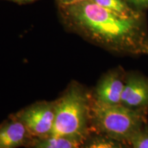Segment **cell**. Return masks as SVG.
Returning <instances> with one entry per match:
<instances>
[{
	"label": "cell",
	"instance_id": "3",
	"mask_svg": "<svg viewBox=\"0 0 148 148\" xmlns=\"http://www.w3.org/2000/svg\"><path fill=\"white\" fill-rule=\"evenodd\" d=\"M145 111L96 99L90 103V118L98 132L128 144L147 123Z\"/></svg>",
	"mask_w": 148,
	"mask_h": 148
},
{
	"label": "cell",
	"instance_id": "1",
	"mask_svg": "<svg viewBox=\"0 0 148 148\" xmlns=\"http://www.w3.org/2000/svg\"><path fill=\"white\" fill-rule=\"evenodd\" d=\"M72 23L90 39L114 50L147 53L148 41L139 16L112 12L91 0L66 5Z\"/></svg>",
	"mask_w": 148,
	"mask_h": 148
},
{
	"label": "cell",
	"instance_id": "8",
	"mask_svg": "<svg viewBox=\"0 0 148 148\" xmlns=\"http://www.w3.org/2000/svg\"><path fill=\"white\" fill-rule=\"evenodd\" d=\"M80 148H131L130 145L101 134H89L81 143Z\"/></svg>",
	"mask_w": 148,
	"mask_h": 148
},
{
	"label": "cell",
	"instance_id": "4",
	"mask_svg": "<svg viewBox=\"0 0 148 148\" xmlns=\"http://www.w3.org/2000/svg\"><path fill=\"white\" fill-rule=\"evenodd\" d=\"M16 116L23 121L32 137L50 136L55 119V103H39L28 107Z\"/></svg>",
	"mask_w": 148,
	"mask_h": 148
},
{
	"label": "cell",
	"instance_id": "14",
	"mask_svg": "<svg viewBox=\"0 0 148 148\" xmlns=\"http://www.w3.org/2000/svg\"><path fill=\"white\" fill-rule=\"evenodd\" d=\"M11 1H33V0H11Z\"/></svg>",
	"mask_w": 148,
	"mask_h": 148
},
{
	"label": "cell",
	"instance_id": "2",
	"mask_svg": "<svg viewBox=\"0 0 148 148\" xmlns=\"http://www.w3.org/2000/svg\"><path fill=\"white\" fill-rule=\"evenodd\" d=\"M90 103L86 92L72 85L55 103V119L50 136L66 137L82 143L89 134Z\"/></svg>",
	"mask_w": 148,
	"mask_h": 148
},
{
	"label": "cell",
	"instance_id": "10",
	"mask_svg": "<svg viewBox=\"0 0 148 148\" xmlns=\"http://www.w3.org/2000/svg\"><path fill=\"white\" fill-rule=\"evenodd\" d=\"M91 1L109 10L122 15L131 16H139L137 12H134L122 0H91Z\"/></svg>",
	"mask_w": 148,
	"mask_h": 148
},
{
	"label": "cell",
	"instance_id": "6",
	"mask_svg": "<svg viewBox=\"0 0 148 148\" xmlns=\"http://www.w3.org/2000/svg\"><path fill=\"white\" fill-rule=\"evenodd\" d=\"M34 138L17 116L0 124V148H18L31 145Z\"/></svg>",
	"mask_w": 148,
	"mask_h": 148
},
{
	"label": "cell",
	"instance_id": "7",
	"mask_svg": "<svg viewBox=\"0 0 148 148\" xmlns=\"http://www.w3.org/2000/svg\"><path fill=\"white\" fill-rule=\"evenodd\" d=\"M125 81L119 72L112 71L99 81L95 89L96 100L108 104L121 103Z\"/></svg>",
	"mask_w": 148,
	"mask_h": 148
},
{
	"label": "cell",
	"instance_id": "11",
	"mask_svg": "<svg viewBox=\"0 0 148 148\" xmlns=\"http://www.w3.org/2000/svg\"><path fill=\"white\" fill-rule=\"evenodd\" d=\"M131 148H148V124L144 125L130 142Z\"/></svg>",
	"mask_w": 148,
	"mask_h": 148
},
{
	"label": "cell",
	"instance_id": "15",
	"mask_svg": "<svg viewBox=\"0 0 148 148\" xmlns=\"http://www.w3.org/2000/svg\"><path fill=\"white\" fill-rule=\"evenodd\" d=\"M147 53H148V50H147Z\"/></svg>",
	"mask_w": 148,
	"mask_h": 148
},
{
	"label": "cell",
	"instance_id": "13",
	"mask_svg": "<svg viewBox=\"0 0 148 148\" xmlns=\"http://www.w3.org/2000/svg\"><path fill=\"white\" fill-rule=\"evenodd\" d=\"M132 2L135 4H138L140 5H148V0H130Z\"/></svg>",
	"mask_w": 148,
	"mask_h": 148
},
{
	"label": "cell",
	"instance_id": "9",
	"mask_svg": "<svg viewBox=\"0 0 148 148\" xmlns=\"http://www.w3.org/2000/svg\"><path fill=\"white\" fill-rule=\"evenodd\" d=\"M81 143L66 137L49 136L35 138L31 145L33 148H80Z\"/></svg>",
	"mask_w": 148,
	"mask_h": 148
},
{
	"label": "cell",
	"instance_id": "12",
	"mask_svg": "<svg viewBox=\"0 0 148 148\" xmlns=\"http://www.w3.org/2000/svg\"><path fill=\"white\" fill-rule=\"evenodd\" d=\"M87 1V0H60V3L64 6L74 4V3L82 2V1Z\"/></svg>",
	"mask_w": 148,
	"mask_h": 148
},
{
	"label": "cell",
	"instance_id": "5",
	"mask_svg": "<svg viewBox=\"0 0 148 148\" xmlns=\"http://www.w3.org/2000/svg\"><path fill=\"white\" fill-rule=\"evenodd\" d=\"M121 103L133 109H148L147 77L137 73L127 76L125 80Z\"/></svg>",
	"mask_w": 148,
	"mask_h": 148
}]
</instances>
